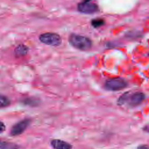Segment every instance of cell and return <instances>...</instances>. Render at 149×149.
<instances>
[{
	"label": "cell",
	"instance_id": "10",
	"mask_svg": "<svg viewBox=\"0 0 149 149\" xmlns=\"http://www.w3.org/2000/svg\"><path fill=\"white\" fill-rule=\"evenodd\" d=\"M10 104V100L8 97L4 95H0V108L7 107Z\"/></svg>",
	"mask_w": 149,
	"mask_h": 149
},
{
	"label": "cell",
	"instance_id": "8",
	"mask_svg": "<svg viewBox=\"0 0 149 149\" xmlns=\"http://www.w3.org/2000/svg\"><path fill=\"white\" fill-rule=\"evenodd\" d=\"M28 51L29 48L26 45L24 44H19L15 48L14 52L16 56L21 57L26 55Z\"/></svg>",
	"mask_w": 149,
	"mask_h": 149
},
{
	"label": "cell",
	"instance_id": "5",
	"mask_svg": "<svg viewBox=\"0 0 149 149\" xmlns=\"http://www.w3.org/2000/svg\"><path fill=\"white\" fill-rule=\"evenodd\" d=\"M91 0H84L78 4L77 9L80 12L91 14L97 12L98 10V6L97 4L90 2Z\"/></svg>",
	"mask_w": 149,
	"mask_h": 149
},
{
	"label": "cell",
	"instance_id": "1",
	"mask_svg": "<svg viewBox=\"0 0 149 149\" xmlns=\"http://www.w3.org/2000/svg\"><path fill=\"white\" fill-rule=\"evenodd\" d=\"M69 41L73 47L81 51L89 50L92 47L91 40L81 35L72 34L69 37Z\"/></svg>",
	"mask_w": 149,
	"mask_h": 149
},
{
	"label": "cell",
	"instance_id": "6",
	"mask_svg": "<svg viewBox=\"0 0 149 149\" xmlns=\"http://www.w3.org/2000/svg\"><path fill=\"white\" fill-rule=\"evenodd\" d=\"M145 99V94L141 92H137L130 96L127 95L126 101L128 104L132 107H135L140 105Z\"/></svg>",
	"mask_w": 149,
	"mask_h": 149
},
{
	"label": "cell",
	"instance_id": "3",
	"mask_svg": "<svg viewBox=\"0 0 149 149\" xmlns=\"http://www.w3.org/2000/svg\"><path fill=\"white\" fill-rule=\"evenodd\" d=\"M127 85L126 81L123 78L116 77L107 80L105 83V88L110 91H119L125 88Z\"/></svg>",
	"mask_w": 149,
	"mask_h": 149
},
{
	"label": "cell",
	"instance_id": "11",
	"mask_svg": "<svg viewBox=\"0 0 149 149\" xmlns=\"http://www.w3.org/2000/svg\"><path fill=\"white\" fill-rule=\"evenodd\" d=\"M104 24V20L102 19H95L91 20V25L94 27H98L102 26Z\"/></svg>",
	"mask_w": 149,
	"mask_h": 149
},
{
	"label": "cell",
	"instance_id": "12",
	"mask_svg": "<svg viewBox=\"0 0 149 149\" xmlns=\"http://www.w3.org/2000/svg\"><path fill=\"white\" fill-rule=\"evenodd\" d=\"M22 102L26 105H31V106H34L36 105L38 103L37 101L36 100H34L33 98H26L22 101Z\"/></svg>",
	"mask_w": 149,
	"mask_h": 149
},
{
	"label": "cell",
	"instance_id": "9",
	"mask_svg": "<svg viewBox=\"0 0 149 149\" xmlns=\"http://www.w3.org/2000/svg\"><path fill=\"white\" fill-rule=\"evenodd\" d=\"M19 147L13 143L0 140V149H18Z\"/></svg>",
	"mask_w": 149,
	"mask_h": 149
},
{
	"label": "cell",
	"instance_id": "13",
	"mask_svg": "<svg viewBox=\"0 0 149 149\" xmlns=\"http://www.w3.org/2000/svg\"><path fill=\"white\" fill-rule=\"evenodd\" d=\"M6 129V126L4 124L3 122L0 120V134L3 133Z\"/></svg>",
	"mask_w": 149,
	"mask_h": 149
},
{
	"label": "cell",
	"instance_id": "4",
	"mask_svg": "<svg viewBox=\"0 0 149 149\" xmlns=\"http://www.w3.org/2000/svg\"><path fill=\"white\" fill-rule=\"evenodd\" d=\"M30 122L31 120L29 118L24 119L17 122L11 128L10 135L12 136H16L22 134L28 127Z\"/></svg>",
	"mask_w": 149,
	"mask_h": 149
},
{
	"label": "cell",
	"instance_id": "14",
	"mask_svg": "<svg viewBox=\"0 0 149 149\" xmlns=\"http://www.w3.org/2000/svg\"><path fill=\"white\" fill-rule=\"evenodd\" d=\"M137 149H148V147L147 145L143 144V145H140V146H138Z\"/></svg>",
	"mask_w": 149,
	"mask_h": 149
},
{
	"label": "cell",
	"instance_id": "2",
	"mask_svg": "<svg viewBox=\"0 0 149 149\" xmlns=\"http://www.w3.org/2000/svg\"><path fill=\"white\" fill-rule=\"evenodd\" d=\"M40 41L47 45L51 46H58L62 42L60 36L55 33H45L39 36Z\"/></svg>",
	"mask_w": 149,
	"mask_h": 149
},
{
	"label": "cell",
	"instance_id": "7",
	"mask_svg": "<svg viewBox=\"0 0 149 149\" xmlns=\"http://www.w3.org/2000/svg\"><path fill=\"white\" fill-rule=\"evenodd\" d=\"M51 145L54 149H72V145L65 141L60 139H53Z\"/></svg>",
	"mask_w": 149,
	"mask_h": 149
}]
</instances>
